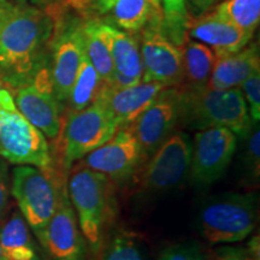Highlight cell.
Here are the masks:
<instances>
[{
  "label": "cell",
  "mask_w": 260,
  "mask_h": 260,
  "mask_svg": "<svg viewBox=\"0 0 260 260\" xmlns=\"http://www.w3.org/2000/svg\"><path fill=\"white\" fill-rule=\"evenodd\" d=\"M53 18L46 9L12 3L0 28V77L11 88L31 84L48 68Z\"/></svg>",
  "instance_id": "cell-1"
},
{
  "label": "cell",
  "mask_w": 260,
  "mask_h": 260,
  "mask_svg": "<svg viewBox=\"0 0 260 260\" xmlns=\"http://www.w3.org/2000/svg\"><path fill=\"white\" fill-rule=\"evenodd\" d=\"M178 126L191 130L226 128L241 139L247 138L254 123L241 88L201 89L180 88Z\"/></svg>",
  "instance_id": "cell-2"
},
{
  "label": "cell",
  "mask_w": 260,
  "mask_h": 260,
  "mask_svg": "<svg viewBox=\"0 0 260 260\" xmlns=\"http://www.w3.org/2000/svg\"><path fill=\"white\" fill-rule=\"evenodd\" d=\"M67 189L87 246L98 254L115 214L112 182L105 175L77 164L71 168Z\"/></svg>",
  "instance_id": "cell-3"
},
{
  "label": "cell",
  "mask_w": 260,
  "mask_h": 260,
  "mask_svg": "<svg viewBox=\"0 0 260 260\" xmlns=\"http://www.w3.org/2000/svg\"><path fill=\"white\" fill-rule=\"evenodd\" d=\"M46 10L53 18L48 46V71L52 95L67 106L84 50V19L54 2Z\"/></svg>",
  "instance_id": "cell-4"
},
{
  "label": "cell",
  "mask_w": 260,
  "mask_h": 260,
  "mask_svg": "<svg viewBox=\"0 0 260 260\" xmlns=\"http://www.w3.org/2000/svg\"><path fill=\"white\" fill-rule=\"evenodd\" d=\"M118 129L115 119L99 104L93 103L79 112L65 111L60 133L53 140L56 145L51 151L53 168L68 175L75 162L106 144Z\"/></svg>",
  "instance_id": "cell-5"
},
{
  "label": "cell",
  "mask_w": 260,
  "mask_h": 260,
  "mask_svg": "<svg viewBox=\"0 0 260 260\" xmlns=\"http://www.w3.org/2000/svg\"><path fill=\"white\" fill-rule=\"evenodd\" d=\"M67 176L54 168L41 170L29 165H21L12 171L11 193L38 240L57 209L59 190L67 183Z\"/></svg>",
  "instance_id": "cell-6"
},
{
  "label": "cell",
  "mask_w": 260,
  "mask_h": 260,
  "mask_svg": "<svg viewBox=\"0 0 260 260\" xmlns=\"http://www.w3.org/2000/svg\"><path fill=\"white\" fill-rule=\"evenodd\" d=\"M258 199L253 193H229L214 198L200 212V230L212 245L235 243L255 229Z\"/></svg>",
  "instance_id": "cell-7"
},
{
  "label": "cell",
  "mask_w": 260,
  "mask_h": 260,
  "mask_svg": "<svg viewBox=\"0 0 260 260\" xmlns=\"http://www.w3.org/2000/svg\"><path fill=\"white\" fill-rule=\"evenodd\" d=\"M142 82H157L165 88L183 83V47L172 42L165 32L162 16L152 18L140 32Z\"/></svg>",
  "instance_id": "cell-8"
},
{
  "label": "cell",
  "mask_w": 260,
  "mask_h": 260,
  "mask_svg": "<svg viewBox=\"0 0 260 260\" xmlns=\"http://www.w3.org/2000/svg\"><path fill=\"white\" fill-rule=\"evenodd\" d=\"M191 146L188 133H172L139 169L136 176L140 188L158 193L180 186L189 174Z\"/></svg>",
  "instance_id": "cell-9"
},
{
  "label": "cell",
  "mask_w": 260,
  "mask_h": 260,
  "mask_svg": "<svg viewBox=\"0 0 260 260\" xmlns=\"http://www.w3.org/2000/svg\"><path fill=\"white\" fill-rule=\"evenodd\" d=\"M0 155L14 164L53 169L51 148L45 135L17 109H0Z\"/></svg>",
  "instance_id": "cell-10"
},
{
  "label": "cell",
  "mask_w": 260,
  "mask_h": 260,
  "mask_svg": "<svg viewBox=\"0 0 260 260\" xmlns=\"http://www.w3.org/2000/svg\"><path fill=\"white\" fill-rule=\"evenodd\" d=\"M190 180L195 186L207 187L219 180L235 154L237 136L226 128L199 130L191 141Z\"/></svg>",
  "instance_id": "cell-11"
},
{
  "label": "cell",
  "mask_w": 260,
  "mask_h": 260,
  "mask_svg": "<svg viewBox=\"0 0 260 260\" xmlns=\"http://www.w3.org/2000/svg\"><path fill=\"white\" fill-rule=\"evenodd\" d=\"M180 88H164L128 128L141 148L144 162L175 133L180 118Z\"/></svg>",
  "instance_id": "cell-12"
},
{
  "label": "cell",
  "mask_w": 260,
  "mask_h": 260,
  "mask_svg": "<svg viewBox=\"0 0 260 260\" xmlns=\"http://www.w3.org/2000/svg\"><path fill=\"white\" fill-rule=\"evenodd\" d=\"M79 164L121 184L136 176L144 157L138 140L126 126L119 128L106 144L83 157Z\"/></svg>",
  "instance_id": "cell-13"
},
{
  "label": "cell",
  "mask_w": 260,
  "mask_h": 260,
  "mask_svg": "<svg viewBox=\"0 0 260 260\" xmlns=\"http://www.w3.org/2000/svg\"><path fill=\"white\" fill-rule=\"evenodd\" d=\"M39 241L52 260H87V243L68 197L67 183L60 188L57 209Z\"/></svg>",
  "instance_id": "cell-14"
},
{
  "label": "cell",
  "mask_w": 260,
  "mask_h": 260,
  "mask_svg": "<svg viewBox=\"0 0 260 260\" xmlns=\"http://www.w3.org/2000/svg\"><path fill=\"white\" fill-rule=\"evenodd\" d=\"M106 44L111 54L113 73L109 86L111 88H126L142 82V61L140 39L100 19H90Z\"/></svg>",
  "instance_id": "cell-15"
},
{
  "label": "cell",
  "mask_w": 260,
  "mask_h": 260,
  "mask_svg": "<svg viewBox=\"0 0 260 260\" xmlns=\"http://www.w3.org/2000/svg\"><path fill=\"white\" fill-rule=\"evenodd\" d=\"M165 87L157 82H140L126 88L104 86L94 103L111 115L119 128H126L153 103Z\"/></svg>",
  "instance_id": "cell-16"
},
{
  "label": "cell",
  "mask_w": 260,
  "mask_h": 260,
  "mask_svg": "<svg viewBox=\"0 0 260 260\" xmlns=\"http://www.w3.org/2000/svg\"><path fill=\"white\" fill-rule=\"evenodd\" d=\"M187 34L191 40L210 47L216 58L226 57L241 51L251 42L254 35L224 21L213 11L204 12L200 17L190 19Z\"/></svg>",
  "instance_id": "cell-17"
},
{
  "label": "cell",
  "mask_w": 260,
  "mask_h": 260,
  "mask_svg": "<svg viewBox=\"0 0 260 260\" xmlns=\"http://www.w3.org/2000/svg\"><path fill=\"white\" fill-rule=\"evenodd\" d=\"M15 90V105L19 113L40 130L45 138L57 139L63 125L65 106L52 94L42 92L32 84H25Z\"/></svg>",
  "instance_id": "cell-18"
},
{
  "label": "cell",
  "mask_w": 260,
  "mask_h": 260,
  "mask_svg": "<svg viewBox=\"0 0 260 260\" xmlns=\"http://www.w3.org/2000/svg\"><path fill=\"white\" fill-rule=\"evenodd\" d=\"M255 73H260L258 42L248 44L230 56L217 58L207 86L216 89L240 88Z\"/></svg>",
  "instance_id": "cell-19"
},
{
  "label": "cell",
  "mask_w": 260,
  "mask_h": 260,
  "mask_svg": "<svg viewBox=\"0 0 260 260\" xmlns=\"http://www.w3.org/2000/svg\"><path fill=\"white\" fill-rule=\"evenodd\" d=\"M162 16L160 0H116L100 21L139 35L152 18Z\"/></svg>",
  "instance_id": "cell-20"
},
{
  "label": "cell",
  "mask_w": 260,
  "mask_h": 260,
  "mask_svg": "<svg viewBox=\"0 0 260 260\" xmlns=\"http://www.w3.org/2000/svg\"><path fill=\"white\" fill-rule=\"evenodd\" d=\"M0 249L4 260H41L28 224L17 211L0 223Z\"/></svg>",
  "instance_id": "cell-21"
},
{
  "label": "cell",
  "mask_w": 260,
  "mask_h": 260,
  "mask_svg": "<svg viewBox=\"0 0 260 260\" xmlns=\"http://www.w3.org/2000/svg\"><path fill=\"white\" fill-rule=\"evenodd\" d=\"M217 58L210 47L188 38L183 45V83L178 88L201 89L209 83Z\"/></svg>",
  "instance_id": "cell-22"
},
{
  "label": "cell",
  "mask_w": 260,
  "mask_h": 260,
  "mask_svg": "<svg viewBox=\"0 0 260 260\" xmlns=\"http://www.w3.org/2000/svg\"><path fill=\"white\" fill-rule=\"evenodd\" d=\"M103 87V81L90 64L88 58L84 56L81 61L74 84L71 87L68 112H79L92 105Z\"/></svg>",
  "instance_id": "cell-23"
},
{
  "label": "cell",
  "mask_w": 260,
  "mask_h": 260,
  "mask_svg": "<svg viewBox=\"0 0 260 260\" xmlns=\"http://www.w3.org/2000/svg\"><path fill=\"white\" fill-rule=\"evenodd\" d=\"M212 11L224 21L254 34L260 22V0H224Z\"/></svg>",
  "instance_id": "cell-24"
},
{
  "label": "cell",
  "mask_w": 260,
  "mask_h": 260,
  "mask_svg": "<svg viewBox=\"0 0 260 260\" xmlns=\"http://www.w3.org/2000/svg\"><path fill=\"white\" fill-rule=\"evenodd\" d=\"M84 50L86 57L102 79L104 86H109L113 73L111 54L94 28L92 21H84Z\"/></svg>",
  "instance_id": "cell-25"
},
{
  "label": "cell",
  "mask_w": 260,
  "mask_h": 260,
  "mask_svg": "<svg viewBox=\"0 0 260 260\" xmlns=\"http://www.w3.org/2000/svg\"><path fill=\"white\" fill-rule=\"evenodd\" d=\"M160 6L165 32L175 45L183 47L190 21L186 0H160Z\"/></svg>",
  "instance_id": "cell-26"
},
{
  "label": "cell",
  "mask_w": 260,
  "mask_h": 260,
  "mask_svg": "<svg viewBox=\"0 0 260 260\" xmlns=\"http://www.w3.org/2000/svg\"><path fill=\"white\" fill-rule=\"evenodd\" d=\"M102 260H147V258L139 237L130 232H121L109 242Z\"/></svg>",
  "instance_id": "cell-27"
},
{
  "label": "cell",
  "mask_w": 260,
  "mask_h": 260,
  "mask_svg": "<svg viewBox=\"0 0 260 260\" xmlns=\"http://www.w3.org/2000/svg\"><path fill=\"white\" fill-rule=\"evenodd\" d=\"M63 8L70 10L84 21L103 19L116 0H57Z\"/></svg>",
  "instance_id": "cell-28"
},
{
  "label": "cell",
  "mask_w": 260,
  "mask_h": 260,
  "mask_svg": "<svg viewBox=\"0 0 260 260\" xmlns=\"http://www.w3.org/2000/svg\"><path fill=\"white\" fill-rule=\"evenodd\" d=\"M245 167L252 180L259 177L260 168V132L259 125L253 124L251 132L247 135V145L245 152Z\"/></svg>",
  "instance_id": "cell-29"
},
{
  "label": "cell",
  "mask_w": 260,
  "mask_h": 260,
  "mask_svg": "<svg viewBox=\"0 0 260 260\" xmlns=\"http://www.w3.org/2000/svg\"><path fill=\"white\" fill-rule=\"evenodd\" d=\"M243 96H246L249 117L254 124L260 119V73L253 74L240 87Z\"/></svg>",
  "instance_id": "cell-30"
},
{
  "label": "cell",
  "mask_w": 260,
  "mask_h": 260,
  "mask_svg": "<svg viewBox=\"0 0 260 260\" xmlns=\"http://www.w3.org/2000/svg\"><path fill=\"white\" fill-rule=\"evenodd\" d=\"M159 260H210L200 247L194 243H177L161 253Z\"/></svg>",
  "instance_id": "cell-31"
},
{
  "label": "cell",
  "mask_w": 260,
  "mask_h": 260,
  "mask_svg": "<svg viewBox=\"0 0 260 260\" xmlns=\"http://www.w3.org/2000/svg\"><path fill=\"white\" fill-rule=\"evenodd\" d=\"M9 176L8 168L4 161L0 160V218L4 214L9 203Z\"/></svg>",
  "instance_id": "cell-32"
},
{
  "label": "cell",
  "mask_w": 260,
  "mask_h": 260,
  "mask_svg": "<svg viewBox=\"0 0 260 260\" xmlns=\"http://www.w3.org/2000/svg\"><path fill=\"white\" fill-rule=\"evenodd\" d=\"M217 260H254L249 253L242 252L240 249H226L222 253V255L218 256Z\"/></svg>",
  "instance_id": "cell-33"
},
{
  "label": "cell",
  "mask_w": 260,
  "mask_h": 260,
  "mask_svg": "<svg viewBox=\"0 0 260 260\" xmlns=\"http://www.w3.org/2000/svg\"><path fill=\"white\" fill-rule=\"evenodd\" d=\"M187 2L189 3L195 12H198V14H204L216 0H187Z\"/></svg>",
  "instance_id": "cell-34"
},
{
  "label": "cell",
  "mask_w": 260,
  "mask_h": 260,
  "mask_svg": "<svg viewBox=\"0 0 260 260\" xmlns=\"http://www.w3.org/2000/svg\"><path fill=\"white\" fill-rule=\"evenodd\" d=\"M12 3L9 0H0V28L4 23L6 16H8L10 9H11Z\"/></svg>",
  "instance_id": "cell-35"
},
{
  "label": "cell",
  "mask_w": 260,
  "mask_h": 260,
  "mask_svg": "<svg viewBox=\"0 0 260 260\" xmlns=\"http://www.w3.org/2000/svg\"><path fill=\"white\" fill-rule=\"evenodd\" d=\"M28 2H30L31 5L38 6V8L46 9L47 6H50L52 3H54L56 0H28Z\"/></svg>",
  "instance_id": "cell-36"
},
{
  "label": "cell",
  "mask_w": 260,
  "mask_h": 260,
  "mask_svg": "<svg viewBox=\"0 0 260 260\" xmlns=\"http://www.w3.org/2000/svg\"><path fill=\"white\" fill-rule=\"evenodd\" d=\"M0 260H4V256H3V253H2V249H0Z\"/></svg>",
  "instance_id": "cell-37"
},
{
  "label": "cell",
  "mask_w": 260,
  "mask_h": 260,
  "mask_svg": "<svg viewBox=\"0 0 260 260\" xmlns=\"http://www.w3.org/2000/svg\"><path fill=\"white\" fill-rule=\"evenodd\" d=\"M0 82H3V80H2V77H0Z\"/></svg>",
  "instance_id": "cell-38"
}]
</instances>
